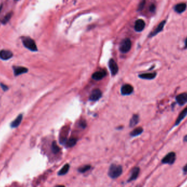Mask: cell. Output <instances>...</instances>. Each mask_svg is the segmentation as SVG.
<instances>
[{"label": "cell", "instance_id": "6da1fadb", "mask_svg": "<svg viewBox=\"0 0 187 187\" xmlns=\"http://www.w3.org/2000/svg\"><path fill=\"white\" fill-rule=\"evenodd\" d=\"M122 172L123 168L122 166L115 164H112L109 166L108 175L109 176V177L112 179H115L122 175Z\"/></svg>", "mask_w": 187, "mask_h": 187}, {"label": "cell", "instance_id": "7a4b0ae2", "mask_svg": "<svg viewBox=\"0 0 187 187\" xmlns=\"http://www.w3.org/2000/svg\"><path fill=\"white\" fill-rule=\"evenodd\" d=\"M22 43L24 44V46L29 50L34 51V52L37 50L36 44L35 43L34 41L31 38L28 37H24L22 38Z\"/></svg>", "mask_w": 187, "mask_h": 187}, {"label": "cell", "instance_id": "3957f363", "mask_svg": "<svg viewBox=\"0 0 187 187\" xmlns=\"http://www.w3.org/2000/svg\"><path fill=\"white\" fill-rule=\"evenodd\" d=\"M176 160V154L174 152L168 153L162 160V163L163 164H168L170 165H173Z\"/></svg>", "mask_w": 187, "mask_h": 187}, {"label": "cell", "instance_id": "277c9868", "mask_svg": "<svg viewBox=\"0 0 187 187\" xmlns=\"http://www.w3.org/2000/svg\"><path fill=\"white\" fill-rule=\"evenodd\" d=\"M131 47V42L130 39L125 38L122 41L119 50L123 53H126L130 50Z\"/></svg>", "mask_w": 187, "mask_h": 187}, {"label": "cell", "instance_id": "5b68a950", "mask_svg": "<svg viewBox=\"0 0 187 187\" xmlns=\"http://www.w3.org/2000/svg\"><path fill=\"white\" fill-rule=\"evenodd\" d=\"M176 100L178 104H179L180 106H183L187 103V93H183L178 95L176 97Z\"/></svg>", "mask_w": 187, "mask_h": 187}, {"label": "cell", "instance_id": "8992f818", "mask_svg": "<svg viewBox=\"0 0 187 187\" xmlns=\"http://www.w3.org/2000/svg\"><path fill=\"white\" fill-rule=\"evenodd\" d=\"M102 96V93L99 89H95L92 91L91 93L89 99L92 101H96L99 100Z\"/></svg>", "mask_w": 187, "mask_h": 187}, {"label": "cell", "instance_id": "52a82bcc", "mask_svg": "<svg viewBox=\"0 0 187 187\" xmlns=\"http://www.w3.org/2000/svg\"><path fill=\"white\" fill-rule=\"evenodd\" d=\"M109 70L113 76L115 75L118 72V66L114 60L111 59L108 63Z\"/></svg>", "mask_w": 187, "mask_h": 187}, {"label": "cell", "instance_id": "ba28073f", "mask_svg": "<svg viewBox=\"0 0 187 187\" xmlns=\"http://www.w3.org/2000/svg\"><path fill=\"white\" fill-rule=\"evenodd\" d=\"M134 91V88L130 84H125L121 88V93L123 95H130Z\"/></svg>", "mask_w": 187, "mask_h": 187}, {"label": "cell", "instance_id": "9c48e42d", "mask_svg": "<svg viewBox=\"0 0 187 187\" xmlns=\"http://www.w3.org/2000/svg\"><path fill=\"white\" fill-rule=\"evenodd\" d=\"M140 172V168L138 167H135L134 168H132V170H131L130 177L129 178L128 182H130L136 180L139 175Z\"/></svg>", "mask_w": 187, "mask_h": 187}, {"label": "cell", "instance_id": "30bf717a", "mask_svg": "<svg viewBox=\"0 0 187 187\" xmlns=\"http://www.w3.org/2000/svg\"><path fill=\"white\" fill-rule=\"evenodd\" d=\"M187 106L184 109H183L182 111V112L179 114V115L178 116L176 120V122H175V126H177L178 125L180 124V123L183 120V119L187 116Z\"/></svg>", "mask_w": 187, "mask_h": 187}, {"label": "cell", "instance_id": "8fae6325", "mask_svg": "<svg viewBox=\"0 0 187 187\" xmlns=\"http://www.w3.org/2000/svg\"><path fill=\"white\" fill-rule=\"evenodd\" d=\"M13 56V53L10 50H2L0 51V58L6 60L10 59Z\"/></svg>", "mask_w": 187, "mask_h": 187}, {"label": "cell", "instance_id": "7c38bea8", "mask_svg": "<svg viewBox=\"0 0 187 187\" xmlns=\"http://www.w3.org/2000/svg\"><path fill=\"white\" fill-rule=\"evenodd\" d=\"M106 75V72L104 70L96 71L92 75V78L96 81H100L103 79Z\"/></svg>", "mask_w": 187, "mask_h": 187}, {"label": "cell", "instance_id": "4fadbf2b", "mask_svg": "<svg viewBox=\"0 0 187 187\" xmlns=\"http://www.w3.org/2000/svg\"><path fill=\"white\" fill-rule=\"evenodd\" d=\"M145 27V22L142 19H138L135 22V29L137 32H141L144 30Z\"/></svg>", "mask_w": 187, "mask_h": 187}, {"label": "cell", "instance_id": "5bb4252c", "mask_svg": "<svg viewBox=\"0 0 187 187\" xmlns=\"http://www.w3.org/2000/svg\"><path fill=\"white\" fill-rule=\"evenodd\" d=\"M13 69H14V75L16 76L25 73L28 71V69L25 68L24 67H21V66H14Z\"/></svg>", "mask_w": 187, "mask_h": 187}, {"label": "cell", "instance_id": "9a60e30c", "mask_svg": "<svg viewBox=\"0 0 187 187\" xmlns=\"http://www.w3.org/2000/svg\"><path fill=\"white\" fill-rule=\"evenodd\" d=\"M165 21H163V22H160V23L159 24V25L157 26V28L154 30V31H153V32L150 34V37H153V36H156V35L158 34H159L160 32H161V31H162V29H163L164 27V25L165 24Z\"/></svg>", "mask_w": 187, "mask_h": 187}, {"label": "cell", "instance_id": "2e32d148", "mask_svg": "<svg viewBox=\"0 0 187 187\" xmlns=\"http://www.w3.org/2000/svg\"><path fill=\"white\" fill-rule=\"evenodd\" d=\"M156 72H152V73H142L139 75V77L144 79L147 80H152L156 78Z\"/></svg>", "mask_w": 187, "mask_h": 187}, {"label": "cell", "instance_id": "e0dca14e", "mask_svg": "<svg viewBox=\"0 0 187 187\" xmlns=\"http://www.w3.org/2000/svg\"><path fill=\"white\" fill-rule=\"evenodd\" d=\"M68 135V129H63L62 131L60 134V142L61 144L66 143L67 141V136Z\"/></svg>", "mask_w": 187, "mask_h": 187}, {"label": "cell", "instance_id": "ac0fdd59", "mask_svg": "<svg viewBox=\"0 0 187 187\" xmlns=\"http://www.w3.org/2000/svg\"><path fill=\"white\" fill-rule=\"evenodd\" d=\"M187 8V4L185 3H178L175 7V11L178 13H181L185 11Z\"/></svg>", "mask_w": 187, "mask_h": 187}, {"label": "cell", "instance_id": "d6986e66", "mask_svg": "<svg viewBox=\"0 0 187 187\" xmlns=\"http://www.w3.org/2000/svg\"><path fill=\"white\" fill-rule=\"evenodd\" d=\"M22 119V114H20V115L11 123V125H11V127L13 128L18 127L19 125H20V124L21 123Z\"/></svg>", "mask_w": 187, "mask_h": 187}, {"label": "cell", "instance_id": "ffe728a7", "mask_svg": "<svg viewBox=\"0 0 187 187\" xmlns=\"http://www.w3.org/2000/svg\"><path fill=\"white\" fill-rule=\"evenodd\" d=\"M69 169H70V165L69 164H66L60 169V170L59 171L58 174L59 176L66 175L69 172Z\"/></svg>", "mask_w": 187, "mask_h": 187}, {"label": "cell", "instance_id": "44dd1931", "mask_svg": "<svg viewBox=\"0 0 187 187\" xmlns=\"http://www.w3.org/2000/svg\"><path fill=\"white\" fill-rule=\"evenodd\" d=\"M143 131H144L143 128L141 127H138L134 129L133 131H131L130 135L132 137H135L141 134L143 132Z\"/></svg>", "mask_w": 187, "mask_h": 187}, {"label": "cell", "instance_id": "7402d4cb", "mask_svg": "<svg viewBox=\"0 0 187 187\" xmlns=\"http://www.w3.org/2000/svg\"><path fill=\"white\" fill-rule=\"evenodd\" d=\"M139 122V117L137 114H135L132 116L131 118L130 122V127H134L136 125L138 124Z\"/></svg>", "mask_w": 187, "mask_h": 187}, {"label": "cell", "instance_id": "603a6c76", "mask_svg": "<svg viewBox=\"0 0 187 187\" xmlns=\"http://www.w3.org/2000/svg\"><path fill=\"white\" fill-rule=\"evenodd\" d=\"M77 140L76 138H71L66 142V146L67 148H71L74 146L77 143Z\"/></svg>", "mask_w": 187, "mask_h": 187}, {"label": "cell", "instance_id": "cb8c5ba5", "mask_svg": "<svg viewBox=\"0 0 187 187\" xmlns=\"http://www.w3.org/2000/svg\"><path fill=\"white\" fill-rule=\"evenodd\" d=\"M52 150L54 154H58L60 152V148L57 145L56 142L55 141H53L52 144Z\"/></svg>", "mask_w": 187, "mask_h": 187}, {"label": "cell", "instance_id": "d4e9b609", "mask_svg": "<svg viewBox=\"0 0 187 187\" xmlns=\"http://www.w3.org/2000/svg\"><path fill=\"white\" fill-rule=\"evenodd\" d=\"M91 168V165H84L83 166L80 167L79 168H78V171L81 173H85L86 172L90 170Z\"/></svg>", "mask_w": 187, "mask_h": 187}, {"label": "cell", "instance_id": "484cf974", "mask_svg": "<svg viewBox=\"0 0 187 187\" xmlns=\"http://www.w3.org/2000/svg\"><path fill=\"white\" fill-rule=\"evenodd\" d=\"M12 12L8 13L6 16L3 18V19L2 20V23L3 24H6L7 22H9V20L10 19L12 16Z\"/></svg>", "mask_w": 187, "mask_h": 187}, {"label": "cell", "instance_id": "4316f807", "mask_svg": "<svg viewBox=\"0 0 187 187\" xmlns=\"http://www.w3.org/2000/svg\"><path fill=\"white\" fill-rule=\"evenodd\" d=\"M79 125H80V126H81V127H82V128H86V126H87V123L85 122V120H82L79 122Z\"/></svg>", "mask_w": 187, "mask_h": 187}, {"label": "cell", "instance_id": "83f0119b", "mask_svg": "<svg viewBox=\"0 0 187 187\" xmlns=\"http://www.w3.org/2000/svg\"><path fill=\"white\" fill-rule=\"evenodd\" d=\"M144 4H145V1H142L141 2L139 7H138V10H141L143 8H144Z\"/></svg>", "mask_w": 187, "mask_h": 187}, {"label": "cell", "instance_id": "f1b7e54d", "mask_svg": "<svg viewBox=\"0 0 187 187\" xmlns=\"http://www.w3.org/2000/svg\"><path fill=\"white\" fill-rule=\"evenodd\" d=\"M1 87L2 88V89H3L4 91H6L8 90V87L6 85H4V84H1Z\"/></svg>", "mask_w": 187, "mask_h": 187}, {"label": "cell", "instance_id": "f546056e", "mask_svg": "<svg viewBox=\"0 0 187 187\" xmlns=\"http://www.w3.org/2000/svg\"><path fill=\"white\" fill-rule=\"evenodd\" d=\"M156 10V6H155V5H154V4H152L150 7V10L151 11V12H154V10Z\"/></svg>", "mask_w": 187, "mask_h": 187}, {"label": "cell", "instance_id": "4dcf8cb0", "mask_svg": "<svg viewBox=\"0 0 187 187\" xmlns=\"http://www.w3.org/2000/svg\"><path fill=\"white\" fill-rule=\"evenodd\" d=\"M182 170L183 172H184V174H186L187 172V163L184 165V167L182 168Z\"/></svg>", "mask_w": 187, "mask_h": 187}, {"label": "cell", "instance_id": "1f68e13d", "mask_svg": "<svg viewBox=\"0 0 187 187\" xmlns=\"http://www.w3.org/2000/svg\"><path fill=\"white\" fill-rule=\"evenodd\" d=\"M183 141L185 142H187V135L184 136V138H183Z\"/></svg>", "mask_w": 187, "mask_h": 187}, {"label": "cell", "instance_id": "d6a6232c", "mask_svg": "<svg viewBox=\"0 0 187 187\" xmlns=\"http://www.w3.org/2000/svg\"><path fill=\"white\" fill-rule=\"evenodd\" d=\"M185 48H187V38L185 41Z\"/></svg>", "mask_w": 187, "mask_h": 187}, {"label": "cell", "instance_id": "836d02e7", "mask_svg": "<svg viewBox=\"0 0 187 187\" xmlns=\"http://www.w3.org/2000/svg\"><path fill=\"white\" fill-rule=\"evenodd\" d=\"M55 187H65L64 186H63V185H58V186H56Z\"/></svg>", "mask_w": 187, "mask_h": 187}, {"label": "cell", "instance_id": "e575fe53", "mask_svg": "<svg viewBox=\"0 0 187 187\" xmlns=\"http://www.w3.org/2000/svg\"><path fill=\"white\" fill-rule=\"evenodd\" d=\"M2 4H1L0 6V11H1V10H2Z\"/></svg>", "mask_w": 187, "mask_h": 187}, {"label": "cell", "instance_id": "d590c367", "mask_svg": "<svg viewBox=\"0 0 187 187\" xmlns=\"http://www.w3.org/2000/svg\"><path fill=\"white\" fill-rule=\"evenodd\" d=\"M16 1H18V0H16Z\"/></svg>", "mask_w": 187, "mask_h": 187}]
</instances>
